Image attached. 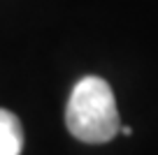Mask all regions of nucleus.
<instances>
[{
	"mask_svg": "<svg viewBox=\"0 0 158 155\" xmlns=\"http://www.w3.org/2000/svg\"><path fill=\"white\" fill-rule=\"evenodd\" d=\"M118 132H121L123 137H130V134H133V127H130V125H123V127H118Z\"/></svg>",
	"mask_w": 158,
	"mask_h": 155,
	"instance_id": "obj_3",
	"label": "nucleus"
},
{
	"mask_svg": "<svg viewBox=\"0 0 158 155\" xmlns=\"http://www.w3.org/2000/svg\"><path fill=\"white\" fill-rule=\"evenodd\" d=\"M65 125L84 144H107L118 134V109L112 86L100 77H84L72 88L65 107Z\"/></svg>",
	"mask_w": 158,
	"mask_h": 155,
	"instance_id": "obj_1",
	"label": "nucleus"
},
{
	"mask_svg": "<svg viewBox=\"0 0 158 155\" xmlns=\"http://www.w3.org/2000/svg\"><path fill=\"white\" fill-rule=\"evenodd\" d=\"M23 127L21 121L7 109H0V155H21Z\"/></svg>",
	"mask_w": 158,
	"mask_h": 155,
	"instance_id": "obj_2",
	"label": "nucleus"
}]
</instances>
